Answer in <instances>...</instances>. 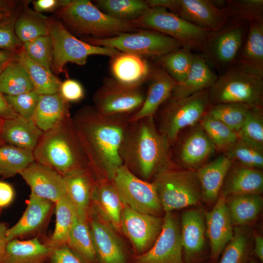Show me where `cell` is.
<instances>
[{
	"instance_id": "obj_1",
	"label": "cell",
	"mask_w": 263,
	"mask_h": 263,
	"mask_svg": "<svg viewBox=\"0 0 263 263\" xmlns=\"http://www.w3.org/2000/svg\"><path fill=\"white\" fill-rule=\"evenodd\" d=\"M129 117L102 115L94 106L87 105L72 117L89 170L96 181L112 180L117 169L122 165L119 150Z\"/></svg>"
},
{
	"instance_id": "obj_2",
	"label": "cell",
	"mask_w": 263,
	"mask_h": 263,
	"mask_svg": "<svg viewBox=\"0 0 263 263\" xmlns=\"http://www.w3.org/2000/svg\"><path fill=\"white\" fill-rule=\"evenodd\" d=\"M171 146L158 131L154 117L129 122L119 154L122 165L139 178L148 181L170 168Z\"/></svg>"
},
{
	"instance_id": "obj_3",
	"label": "cell",
	"mask_w": 263,
	"mask_h": 263,
	"mask_svg": "<svg viewBox=\"0 0 263 263\" xmlns=\"http://www.w3.org/2000/svg\"><path fill=\"white\" fill-rule=\"evenodd\" d=\"M33 154L35 161L63 176L78 170H89L70 115L43 132Z\"/></svg>"
},
{
	"instance_id": "obj_4",
	"label": "cell",
	"mask_w": 263,
	"mask_h": 263,
	"mask_svg": "<svg viewBox=\"0 0 263 263\" xmlns=\"http://www.w3.org/2000/svg\"><path fill=\"white\" fill-rule=\"evenodd\" d=\"M57 17L74 32L105 38L138 31L131 21L114 19L88 0H71L56 11Z\"/></svg>"
},
{
	"instance_id": "obj_5",
	"label": "cell",
	"mask_w": 263,
	"mask_h": 263,
	"mask_svg": "<svg viewBox=\"0 0 263 263\" xmlns=\"http://www.w3.org/2000/svg\"><path fill=\"white\" fill-rule=\"evenodd\" d=\"M209 106V89L183 98L169 96L154 116L156 127L171 147L180 132L199 121Z\"/></svg>"
},
{
	"instance_id": "obj_6",
	"label": "cell",
	"mask_w": 263,
	"mask_h": 263,
	"mask_svg": "<svg viewBox=\"0 0 263 263\" xmlns=\"http://www.w3.org/2000/svg\"><path fill=\"white\" fill-rule=\"evenodd\" d=\"M210 105L239 103L262 107L263 76L235 63L209 89Z\"/></svg>"
},
{
	"instance_id": "obj_7",
	"label": "cell",
	"mask_w": 263,
	"mask_h": 263,
	"mask_svg": "<svg viewBox=\"0 0 263 263\" xmlns=\"http://www.w3.org/2000/svg\"><path fill=\"white\" fill-rule=\"evenodd\" d=\"M131 22L137 29L157 31L176 39L190 50L202 51L212 32L197 26L162 7H150Z\"/></svg>"
},
{
	"instance_id": "obj_8",
	"label": "cell",
	"mask_w": 263,
	"mask_h": 263,
	"mask_svg": "<svg viewBox=\"0 0 263 263\" xmlns=\"http://www.w3.org/2000/svg\"><path fill=\"white\" fill-rule=\"evenodd\" d=\"M165 212L197 205L202 192L197 172L169 168L158 172L152 181Z\"/></svg>"
},
{
	"instance_id": "obj_9",
	"label": "cell",
	"mask_w": 263,
	"mask_h": 263,
	"mask_svg": "<svg viewBox=\"0 0 263 263\" xmlns=\"http://www.w3.org/2000/svg\"><path fill=\"white\" fill-rule=\"evenodd\" d=\"M49 35L53 46L51 71L55 75L64 72L67 63L84 65L89 56L102 55L110 57L119 51L108 47L95 46L73 36L59 20L49 18Z\"/></svg>"
},
{
	"instance_id": "obj_10",
	"label": "cell",
	"mask_w": 263,
	"mask_h": 263,
	"mask_svg": "<svg viewBox=\"0 0 263 263\" xmlns=\"http://www.w3.org/2000/svg\"><path fill=\"white\" fill-rule=\"evenodd\" d=\"M82 40L93 45L113 48L143 57H157L183 47L176 39L150 29H139L105 38L87 37Z\"/></svg>"
},
{
	"instance_id": "obj_11",
	"label": "cell",
	"mask_w": 263,
	"mask_h": 263,
	"mask_svg": "<svg viewBox=\"0 0 263 263\" xmlns=\"http://www.w3.org/2000/svg\"><path fill=\"white\" fill-rule=\"evenodd\" d=\"M145 96L141 86L127 85L106 77L94 94V106L102 115L130 116L141 107Z\"/></svg>"
},
{
	"instance_id": "obj_12",
	"label": "cell",
	"mask_w": 263,
	"mask_h": 263,
	"mask_svg": "<svg viewBox=\"0 0 263 263\" xmlns=\"http://www.w3.org/2000/svg\"><path fill=\"white\" fill-rule=\"evenodd\" d=\"M112 180L123 204L155 216L163 210L153 182L139 178L123 165L117 169Z\"/></svg>"
},
{
	"instance_id": "obj_13",
	"label": "cell",
	"mask_w": 263,
	"mask_h": 263,
	"mask_svg": "<svg viewBox=\"0 0 263 263\" xmlns=\"http://www.w3.org/2000/svg\"><path fill=\"white\" fill-rule=\"evenodd\" d=\"M245 25L244 22L231 21L212 31L202 51L206 59L219 70L226 71L234 65L246 38Z\"/></svg>"
},
{
	"instance_id": "obj_14",
	"label": "cell",
	"mask_w": 263,
	"mask_h": 263,
	"mask_svg": "<svg viewBox=\"0 0 263 263\" xmlns=\"http://www.w3.org/2000/svg\"><path fill=\"white\" fill-rule=\"evenodd\" d=\"M160 234L153 245L137 256L133 263H185L178 222L171 212H165Z\"/></svg>"
},
{
	"instance_id": "obj_15",
	"label": "cell",
	"mask_w": 263,
	"mask_h": 263,
	"mask_svg": "<svg viewBox=\"0 0 263 263\" xmlns=\"http://www.w3.org/2000/svg\"><path fill=\"white\" fill-rule=\"evenodd\" d=\"M163 219L135 210L124 204L120 229L140 254L153 245L160 234Z\"/></svg>"
},
{
	"instance_id": "obj_16",
	"label": "cell",
	"mask_w": 263,
	"mask_h": 263,
	"mask_svg": "<svg viewBox=\"0 0 263 263\" xmlns=\"http://www.w3.org/2000/svg\"><path fill=\"white\" fill-rule=\"evenodd\" d=\"M169 10L186 21L211 31L222 29L227 22L225 7H219L215 0H172Z\"/></svg>"
},
{
	"instance_id": "obj_17",
	"label": "cell",
	"mask_w": 263,
	"mask_h": 263,
	"mask_svg": "<svg viewBox=\"0 0 263 263\" xmlns=\"http://www.w3.org/2000/svg\"><path fill=\"white\" fill-rule=\"evenodd\" d=\"M19 174L34 195L55 204L67 195L64 176L36 161L31 163Z\"/></svg>"
},
{
	"instance_id": "obj_18",
	"label": "cell",
	"mask_w": 263,
	"mask_h": 263,
	"mask_svg": "<svg viewBox=\"0 0 263 263\" xmlns=\"http://www.w3.org/2000/svg\"><path fill=\"white\" fill-rule=\"evenodd\" d=\"M205 219L211 256L213 260H216L234 234L233 225L225 196L221 195L219 198L212 209L206 213Z\"/></svg>"
},
{
	"instance_id": "obj_19",
	"label": "cell",
	"mask_w": 263,
	"mask_h": 263,
	"mask_svg": "<svg viewBox=\"0 0 263 263\" xmlns=\"http://www.w3.org/2000/svg\"><path fill=\"white\" fill-rule=\"evenodd\" d=\"M147 80L149 85L144 101L139 110L130 116V121L154 117L178 83L159 65L150 67Z\"/></svg>"
},
{
	"instance_id": "obj_20",
	"label": "cell",
	"mask_w": 263,
	"mask_h": 263,
	"mask_svg": "<svg viewBox=\"0 0 263 263\" xmlns=\"http://www.w3.org/2000/svg\"><path fill=\"white\" fill-rule=\"evenodd\" d=\"M177 142L175 158L185 166L194 167L201 164L215 151L216 147L201 126Z\"/></svg>"
},
{
	"instance_id": "obj_21",
	"label": "cell",
	"mask_w": 263,
	"mask_h": 263,
	"mask_svg": "<svg viewBox=\"0 0 263 263\" xmlns=\"http://www.w3.org/2000/svg\"><path fill=\"white\" fill-rule=\"evenodd\" d=\"M53 204L54 203L31 193L22 215L7 230V242L29 235L41 228L51 213Z\"/></svg>"
},
{
	"instance_id": "obj_22",
	"label": "cell",
	"mask_w": 263,
	"mask_h": 263,
	"mask_svg": "<svg viewBox=\"0 0 263 263\" xmlns=\"http://www.w3.org/2000/svg\"><path fill=\"white\" fill-rule=\"evenodd\" d=\"M113 78L129 86H139L147 80L150 66L142 56L119 51L111 57Z\"/></svg>"
},
{
	"instance_id": "obj_23",
	"label": "cell",
	"mask_w": 263,
	"mask_h": 263,
	"mask_svg": "<svg viewBox=\"0 0 263 263\" xmlns=\"http://www.w3.org/2000/svg\"><path fill=\"white\" fill-rule=\"evenodd\" d=\"M89 227L98 263H127L123 247L110 227L95 219Z\"/></svg>"
},
{
	"instance_id": "obj_24",
	"label": "cell",
	"mask_w": 263,
	"mask_h": 263,
	"mask_svg": "<svg viewBox=\"0 0 263 263\" xmlns=\"http://www.w3.org/2000/svg\"><path fill=\"white\" fill-rule=\"evenodd\" d=\"M67 196L74 206L77 216L88 221L89 207L96 183L88 169H81L64 176Z\"/></svg>"
},
{
	"instance_id": "obj_25",
	"label": "cell",
	"mask_w": 263,
	"mask_h": 263,
	"mask_svg": "<svg viewBox=\"0 0 263 263\" xmlns=\"http://www.w3.org/2000/svg\"><path fill=\"white\" fill-rule=\"evenodd\" d=\"M43 132L32 118L18 115L4 120L2 138L5 144L33 151Z\"/></svg>"
},
{
	"instance_id": "obj_26",
	"label": "cell",
	"mask_w": 263,
	"mask_h": 263,
	"mask_svg": "<svg viewBox=\"0 0 263 263\" xmlns=\"http://www.w3.org/2000/svg\"><path fill=\"white\" fill-rule=\"evenodd\" d=\"M92 200L100 215L113 228L120 229L124 204L113 180L96 181Z\"/></svg>"
},
{
	"instance_id": "obj_27",
	"label": "cell",
	"mask_w": 263,
	"mask_h": 263,
	"mask_svg": "<svg viewBox=\"0 0 263 263\" xmlns=\"http://www.w3.org/2000/svg\"><path fill=\"white\" fill-rule=\"evenodd\" d=\"M217 77L205 57L193 54L191 65L187 76L182 82L177 84L170 96L183 98L203 90L209 89Z\"/></svg>"
},
{
	"instance_id": "obj_28",
	"label": "cell",
	"mask_w": 263,
	"mask_h": 263,
	"mask_svg": "<svg viewBox=\"0 0 263 263\" xmlns=\"http://www.w3.org/2000/svg\"><path fill=\"white\" fill-rule=\"evenodd\" d=\"M205 216L198 209L185 211L181 217V237L185 258L190 262L203 249L206 233Z\"/></svg>"
},
{
	"instance_id": "obj_29",
	"label": "cell",
	"mask_w": 263,
	"mask_h": 263,
	"mask_svg": "<svg viewBox=\"0 0 263 263\" xmlns=\"http://www.w3.org/2000/svg\"><path fill=\"white\" fill-rule=\"evenodd\" d=\"M232 165L225 154L204 165L197 172L200 182L202 198L207 203L217 200L226 176Z\"/></svg>"
},
{
	"instance_id": "obj_30",
	"label": "cell",
	"mask_w": 263,
	"mask_h": 263,
	"mask_svg": "<svg viewBox=\"0 0 263 263\" xmlns=\"http://www.w3.org/2000/svg\"><path fill=\"white\" fill-rule=\"evenodd\" d=\"M236 63L263 76V22H249L248 32Z\"/></svg>"
},
{
	"instance_id": "obj_31",
	"label": "cell",
	"mask_w": 263,
	"mask_h": 263,
	"mask_svg": "<svg viewBox=\"0 0 263 263\" xmlns=\"http://www.w3.org/2000/svg\"><path fill=\"white\" fill-rule=\"evenodd\" d=\"M222 196L261 194L263 190V175L258 169L239 166L231 167L226 176Z\"/></svg>"
},
{
	"instance_id": "obj_32",
	"label": "cell",
	"mask_w": 263,
	"mask_h": 263,
	"mask_svg": "<svg viewBox=\"0 0 263 263\" xmlns=\"http://www.w3.org/2000/svg\"><path fill=\"white\" fill-rule=\"evenodd\" d=\"M53 248L36 237L7 242L2 263H47Z\"/></svg>"
},
{
	"instance_id": "obj_33",
	"label": "cell",
	"mask_w": 263,
	"mask_h": 263,
	"mask_svg": "<svg viewBox=\"0 0 263 263\" xmlns=\"http://www.w3.org/2000/svg\"><path fill=\"white\" fill-rule=\"evenodd\" d=\"M69 103L58 93L40 95L32 117L37 126L45 132L70 115Z\"/></svg>"
},
{
	"instance_id": "obj_34",
	"label": "cell",
	"mask_w": 263,
	"mask_h": 263,
	"mask_svg": "<svg viewBox=\"0 0 263 263\" xmlns=\"http://www.w3.org/2000/svg\"><path fill=\"white\" fill-rule=\"evenodd\" d=\"M16 52L29 75L35 91L39 95L58 93L61 82L51 70L29 58L23 50L22 46Z\"/></svg>"
},
{
	"instance_id": "obj_35",
	"label": "cell",
	"mask_w": 263,
	"mask_h": 263,
	"mask_svg": "<svg viewBox=\"0 0 263 263\" xmlns=\"http://www.w3.org/2000/svg\"><path fill=\"white\" fill-rule=\"evenodd\" d=\"M49 18L25 6L18 13L15 31L23 43L38 37L49 35Z\"/></svg>"
},
{
	"instance_id": "obj_36",
	"label": "cell",
	"mask_w": 263,
	"mask_h": 263,
	"mask_svg": "<svg viewBox=\"0 0 263 263\" xmlns=\"http://www.w3.org/2000/svg\"><path fill=\"white\" fill-rule=\"evenodd\" d=\"M226 203L233 225H242L255 220L261 211L263 199L260 194L229 196Z\"/></svg>"
},
{
	"instance_id": "obj_37",
	"label": "cell",
	"mask_w": 263,
	"mask_h": 263,
	"mask_svg": "<svg viewBox=\"0 0 263 263\" xmlns=\"http://www.w3.org/2000/svg\"><path fill=\"white\" fill-rule=\"evenodd\" d=\"M56 224L54 232L46 243L55 248L67 244L70 231L77 218L75 210L67 195L55 203Z\"/></svg>"
},
{
	"instance_id": "obj_38",
	"label": "cell",
	"mask_w": 263,
	"mask_h": 263,
	"mask_svg": "<svg viewBox=\"0 0 263 263\" xmlns=\"http://www.w3.org/2000/svg\"><path fill=\"white\" fill-rule=\"evenodd\" d=\"M33 90L29 75L17 56L0 74V92L5 95H16Z\"/></svg>"
},
{
	"instance_id": "obj_39",
	"label": "cell",
	"mask_w": 263,
	"mask_h": 263,
	"mask_svg": "<svg viewBox=\"0 0 263 263\" xmlns=\"http://www.w3.org/2000/svg\"><path fill=\"white\" fill-rule=\"evenodd\" d=\"M88 222L77 216L67 244L85 263H96V252Z\"/></svg>"
},
{
	"instance_id": "obj_40",
	"label": "cell",
	"mask_w": 263,
	"mask_h": 263,
	"mask_svg": "<svg viewBox=\"0 0 263 263\" xmlns=\"http://www.w3.org/2000/svg\"><path fill=\"white\" fill-rule=\"evenodd\" d=\"M95 6L105 14L119 20L131 21L150 8L145 0H97Z\"/></svg>"
},
{
	"instance_id": "obj_41",
	"label": "cell",
	"mask_w": 263,
	"mask_h": 263,
	"mask_svg": "<svg viewBox=\"0 0 263 263\" xmlns=\"http://www.w3.org/2000/svg\"><path fill=\"white\" fill-rule=\"evenodd\" d=\"M35 161L33 151L3 144L0 145V176H15Z\"/></svg>"
},
{
	"instance_id": "obj_42",
	"label": "cell",
	"mask_w": 263,
	"mask_h": 263,
	"mask_svg": "<svg viewBox=\"0 0 263 263\" xmlns=\"http://www.w3.org/2000/svg\"><path fill=\"white\" fill-rule=\"evenodd\" d=\"M192 54L191 50L182 47L156 58L158 65L176 82L181 83L189 71Z\"/></svg>"
},
{
	"instance_id": "obj_43",
	"label": "cell",
	"mask_w": 263,
	"mask_h": 263,
	"mask_svg": "<svg viewBox=\"0 0 263 263\" xmlns=\"http://www.w3.org/2000/svg\"><path fill=\"white\" fill-rule=\"evenodd\" d=\"M251 107L239 103L210 105L206 114L219 120L238 133L244 125Z\"/></svg>"
},
{
	"instance_id": "obj_44",
	"label": "cell",
	"mask_w": 263,
	"mask_h": 263,
	"mask_svg": "<svg viewBox=\"0 0 263 263\" xmlns=\"http://www.w3.org/2000/svg\"><path fill=\"white\" fill-rule=\"evenodd\" d=\"M225 7L231 21L263 22V0H227Z\"/></svg>"
},
{
	"instance_id": "obj_45",
	"label": "cell",
	"mask_w": 263,
	"mask_h": 263,
	"mask_svg": "<svg viewBox=\"0 0 263 263\" xmlns=\"http://www.w3.org/2000/svg\"><path fill=\"white\" fill-rule=\"evenodd\" d=\"M199 121L201 127L216 148L226 150L239 139L237 132L206 113Z\"/></svg>"
},
{
	"instance_id": "obj_46",
	"label": "cell",
	"mask_w": 263,
	"mask_h": 263,
	"mask_svg": "<svg viewBox=\"0 0 263 263\" xmlns=\"http://www.w3.org/2000/svg\"><path fill=\"white\" fill-rule=\"evenodd\" d=\"M225 155L241 166L256 169L263 167V150L239 138L225 150Z\"/></svg>"
},
{
	"instance_id": "obj_47",
	"label": "cell",
	"mask_w": 263,
	"mask_h": 263,
	"mask_svg": "<svg viewBox=\"0 0 263 263\" xmlns=\"http://www.w3.org/2000/svg\"><path fill=\"white\" fill-rule=\"evenodd\" d=\"M262 107H252L238 132L239 138L263 150V116Z\"/></svg>"
},
{
	"instance_id": "obj_48",
	"label": "cell",
	"mask_w": 263,
	"mask_h": 263,
	"mask_svg": "<svg viewBox=\"0 0 263 263\" xmlns=\"http://www.w3.org/2000/svg\"><path fill=\"white\" fill-rule=\"evenodd\" d=\"M22 48L29 58L51 70L53 46L49 35L40 36L23 43Z\"/></svg>"
},
{
	"instance_id": "obj_49",
	"label": "cell",
	"mask_w": 263,
	"mask_h": 263,
	"mask_svg": "<svg viewBox=\"0 0 263 263\" xmlns=\"http://www.w3.org/2000/svg\"><path fill=\"white\" fill-rule=\"evenodd\" d=\"M247 243L245 234L242 230L236 229L218 263H242L246 253Z\"/></svg>"
},
{
	"instance_id": "obj_50",
	"label": "cell",
	"mask_w": 263,
	"mask_h": 263,
	"mask_svg": "<svg viewBox=\"0 0 263 263\" xmlns=\"http://www.w3.org/2000/svg\"><path fill=\"white\" fill-rule=\"evenodd\" d=\"M39 95L33 90L16 95H5V97L18 114L31 118L36 110Z\"/></svg>"
},
{
	"instance_id": "obj_51",
	"label": "cell",
	"mask_w": 263,
	"mask_h": 263,
	"mask_svg": "<svg viewBox=\"0 0 263 263\" xmlns=\"http://www.w3.org/2000/svg\"><path fill=\"white\" fill-rule=\"evenodd\" d=\"M18 14L17 12H14L0 21V50L16 52L22 46V43L15 31V23Z\"/></svg>"
},
{
	"instance_id": "obj_52",
	"label": "cell",
	"mask_w": 263,
	"mask_h": 263,
	"mask_svg": "<svg viewBox=\"0 0 263 263\" xmlns=\"http://www.w3.org/2000/svg\"><path fill=\"white\" fill-rule=\"evenodd\" d=\"M58 93L69 103L79 101L85 96L84 90L82 85L78 81L70 78L61 82Z\"/></svg>"
},
{
	"instance_id": "obj_53",
	"label": "cell",
	"mask_w": 263,
	"mask_h": 263,
	"mask_svg": "<svg viewBox=\"0 0 263 263\" xmlns=\"http://www.w3.org/2000/svg\"><path fill=\"white\" fill-rule=\"evenodd\" d=\"M47 263H85L67 244L53 249Z\"/></svg>"
},
{
	"instance_id": "obj_54",
	"label": "cell",
	"mask_w": 263,
	"mask_h": 263,
	"mask_svg": "<svg viewBox=\"0 0 263 263\" xmlns=\"http://www.w3.org/2000/svg\"><path fill=\"white\" fill-rule=\"evenodd\" d=\"M70 0H37L32 1L34 10L37 12H56L67 5Z\"/></svg>"
},
{
	"instance_id": "obj_55",
	"label": "cell",
	"mask_w": 263,
	"mask_h": 263,
	"mask_svg": "<svg viewBox=\"0 0 263 263\" xmlns=\"http://www.w3.org/2000/svg\"><path fill=\"white\" fill-rule=\"evenodd\" d=\"M15 191L8 183L0 181V208L8 206L13 201Z\"/></svg>"
},
{
	"instance_id": "obj_56",
	"label": "cell",
	"mask_w": 263,
	"mask_h": 263,
	"mask_svg": "<svg viewBox=\"0 0 263 263\" xmlns=\"http://www.w3.org/2000/svg\"><path fill=\"white\" fill-rule=\"evenodd\" d=\"M18 115L6 100L5 95L0 92V117L6 120Z\"/></svg>"
},
{
	"instance_id": "obj_57",
	"label": "cell",
	"mask_w": 263,
	"mask_h": 263,
	"mask_svg": "<svg viewBox=\"0 0 263 263\" xmlns=\"http://www.w3.org/2000/svg\"><path fill=\"white\" fill-rule=\"evenodd\" d=\"M17 56L16 52L10 50H0V74Z\"/></svg>"
},
{
	"instance_id": "obj_58",
	"label": "cell",
	"mask_w": 263,
	"mask_h": 263,
	"mask_svg": "<svg viewBox=\"0 0 263 263\" xmlns=\"http://www.w3.org/2000/svg\"><path fill=\"white\" fill-rule=\"evenodd\" d=\"M8 227L5 223L0 222V263H2L7 244L6 232Z\"/></svg>"
},
{
	"instance_id": "obj_59",
	"label": "cell",
	"mask_w": 263,
	"mask_h": 263,
	"mask_svg": "<svg viewBox=\"0 0 263 263\" xmlns=\"http://www.w3.org/2000/svg\"><path fill=\"white\" fill-rule=\"evenodd\" d=\"M254 253L256 257L263 262V238L260 235H257L255 238Z\"/></svg>"
},
{
	"instance_id": "obj_60",
	"label": "cell",
	"mask_w": 263,
	"mask_h": 263,
	"mask_svg": "<svg viewBox=\"0 0 263 263\" xmlns=\"http://www.w3.org/2000/svg\"><path fill=\"white\" fill-rule=\"evenodd\" d=\"M16 5L13 1L0 0V13L11 14L14 12Z\"/></svg>"
},
{
	"instance_id": "obj_61",
	"label": "cell",
	"mask_w": 263,
	"mask_h": 263,
	"mask_svg": "<svg viewBox=\"0 0 263 263\" xmlns=\"http://www.w3.org/2000/svg\"><path fill=\"white\" fill-rule=\"evenodd\" d=\"M4 119L0 117V145L5 144L2 138V131Z\"/></svg>"
},
{
	"instance_id": "obj_62",
	"label": "cell",
	"mask_w": 263,
	"mask_h": 263,
	"mask_svg": "<svg viewBox=\"0 0 263 263\" xmlns=\"http://www.w3.org/2000/svg\"><path fill=\"white\" fill-rule=\"evenodd\" d=\"M13 13H11V14L0 13V21L10 16Z\"/></svg>"
},
{
	"instance_id": "obj_63",
	"label": "cell",
	"mask_w": 263,
	"mask_h": 263,
	"mask_svg": "<svg viewBox=\"0 0 263 263\" xmlns=\"http://www.w3.org/2000/svg\"><path fill=\"white\" fill-rule=\"evenodd\" d=\"M248 263H256L255 262H254V261H250Z\"/></svg>"
}]
</instances>
